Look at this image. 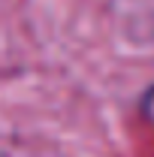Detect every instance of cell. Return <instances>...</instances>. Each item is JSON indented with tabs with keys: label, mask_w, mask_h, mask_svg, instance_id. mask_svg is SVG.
<instances>
[{
	"label": "cell",
	"mask_w": 154,
	"mask_h": 157,
	"mask_svg": "<svg viewBox=\"0 0 154 157\" xmlns=\"http://www.w3.org/2000/svg\"><path fill=\"white\" fill-rule=\"evenodd\" d=\"M142 109H145V112L154 118V85L148 88V94H145V100H142Z\"/></svg>",
	"instance_id": "6da1fadb"
}]
</instances>
